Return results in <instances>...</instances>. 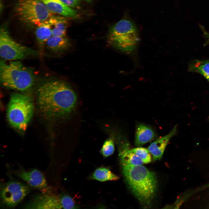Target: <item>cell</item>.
Segmentation results:
<instances>
[{
    "label": "cell",
    "instance_id": "cell-1",
    "mask_svg": "<svg viewBox=\"0 0 209 209\" xmlns=\"http://www.w3.org/2000/svg\"><path fill=\"white\" fill-rule=\"evenodd\" d=\"M39 109L47 118L57 120L70 116L77 105V95L66 82L58 79L46 80L37 89Z\"/></svg>",
    "mask_w": 209,
    "mask_h": 209
},
{
    "label": "cell",
    "instance_id": "cell-2",
    "mask_svg": "<svg viewBox=\"0 0 209 209\" xmlns=\"http://www.w3.org/2000/svg\"><path fill=\"white\" fill-rule=\"evenodd\" d=\"M122 168L124 176L132 193L141 203H150L157 189L154 173L143 165H125Z\"/></svg>",
    "mask_w": 209,
    "mask_h": 209
},
{
    "label": "cell",
    "instance_id": "cell-3",
    "mask_svg": "<svg viewBox=\"0 0 209 209\" xmlns=\"http://www.w3.org/2000/svg\"><path fill=\"white\" fill-rule=\"evenodd\" d=\"M0 79L4 87L20 91L30 88L36 80L32 71L20 61H12L6 63L4 60L0 61Z\"/></svg>",
    "mask_w": 209,
    "mask_h": 209
},
{
    "label": "cell",
    "instance_id": "cell-4",
    "mask_svg": "<svg viewBox=\"0 0 209 209\" xmlns=\"http://www.w3.org/2000/svg\"><path fill=\"white\" fill-rule=\"evenodd\" d=\"M34 107L29 96L18 93L12 95L8 106L7 113L10 124L18 130L25 131L32 116Z\"/></svg>",
    "mask_w": 209,
    "mask_h": 209
},
{
    "label": "cell",
    "instance_id": "cell-5",
    "mask_svg": "<svg viewBox=\"0 0 209 209\" xmlns=\"http://www.w3.org/2000/svg\"><path fill=\"white\" fill-rule=\"evenodd\" d=\"M110 44L124 52H131L136 48L139 39L136 26L131 21L122 19L110 28L108 36Z\"/></svg>",
    "mask_w": 209,
    "mask_h": 209
},
{
    "label": "cell",
    "instance_id": "cell-6",
    "mask_svg": "<svg viewBox=\"0 0 209 209\" xmlns=\"http://www.w3.org/2000/svg\"><path fill=\"white\" fill-rule=\"evenodd\" d=\"M14 10L21 21L36 26L53 15L42 0H17Z\"/></svg>",
    "mask_w": 209,
    "mask_h": 209
},
{
    "label": "cell",
    "instance_id": "cell-7",
    "mask_svg": "<svg viewBox=\"0 0 209 209\" xmlns=\"http://www.w3.org/2000/svg\"><path fill=\"white\" fill-rule=\"evenodd\" d=\"M36 51L16 42L11 36L6 25L0 30V55L3 60L15 61L35 56Z\"/></svg>",
    "mask_w": 209,
    "mask_h": 209
},
{
    "label": "cell",
    "instance_id": "cell-8",
    "mask_svg": "<svg viewBox=\"0 0 209 209\" xmlns=\"http://www.w3.org/2000/svg\"><path fill=\"white\" fill-rule=\"evenodd\" d=\"M30 190L28 185L16 181H11L3 187L1 196L2 202L9 207H14L25 198Z\"/></svg>",
    "mask_w": 209,
    "mask_h": 209
},
{
    "label": "cell",
    "instance_id": "cell-9",
    "mask_svg": "<svg viewBox=\"0 0 209 209\" xmlns=\"http://www.w3.org/2000/svg\"><path fill=\"white\" fill-rule=\"evenodd\" d=\"M24 207L25 209L62 208L60 195L47 193L36 195Z\"/></svg>",
    "mask_w": 209,
    "mask_h": 209
},
{
    "label": "cell",
    "instance_id": "cell-10",
    "mask_svg": "<svg viewBox=\"0 0 209 209\" xmlns=\"http://www.w3.org/2000/svg\"><path fill=\"white\" fill-rule=\"evenodd\" d=\"M15 174L32 188L41 189L47 187L45 177L42 172L37 169L27 171L21 169L16 171Z\"/></svg>",
    "mask_w": 209,
    "mask_h": 209
},
{
    "label": "cell",
    "instance_id": "cell-11",
    "mask_svg": "<svg viewBox=\"0 0 209 209\" xmlns=\"http://www.w3.org/2000/svg\"><path fill=\"white\" fill-rule=\"evenodd\" d=\"M177 129V126L176 125L168 134L158 138L150 145L148 149L152 155L153 161L161 158L169 141L175 134Z\"/></svg>",
    "mask_w": 209,
    "mask_h": 209
},
{
    "label": "cell",
    "instance_id": "cell-12",
    "mask_svg": "<svg viewBox=\"0 0 209 209\" xmlns=\"http://www.w3.org/2000/svg\"><path fill=\"white\" fill-rule=\"evenodd\" d=\"M48 10L52 13L67 17H74L77 15L76 11L67 6L60 0H42Z\"/></svg>",
    "mask_w": 209,
    "mask_h": 209
},
{
    "label": "cell",
    "instance_id": "cell-13",
    "mask_svg": "<svg viewBox=\"0 0 209 209\" xmlns=\"http://www.w3.org/2000/svg\"><path fill=\"white\" fill-rule=\"evenodd\" d=\"M156 136L153 129L142 123L136 127L135 136V145L138 147L142 146L153 140Z\"/></svg>",
    "mask_w": 209,
    "mask_h": 209
},
{
    "label": "cell",
    "instance_id": "cell-14",
    "mask_svg": "<svg viewBox=\"0 0 209 209\" xmlns=\"http://www.w3.org/2000/svg\"><path fill=\"white\" fill-rule=\"evenodd\" d=\"M127 143H124L121 146L119 155L122 166L138 165L145 163L128 147Z\"/></svg>",
    "mask_w": 209,
    "mask_h": 209
},
{
    "label": "cell",
    "instance_id": "cell-15",
    "mask_svg": "<svg viewBox=\"0 0 209 209\" xmlns=\"http://www.w3.org/2000/svg\"><path fill=\"white\" fill-rule=\"evenodd\" d=\"M52 27V36L65 37L68 22L66 17L53 15L49 19Z\"/></svg>",
    "mask_w": 209,
    "mask_h": 209
},
{
    "label": "cell",
    "instance_id": "cell-16",
    "mask_svg": "<svg viewBox=\"0 0 209 209\" xmlns=\"http://www.w3.org/2000/svg\"><path fill=\"white\" fill-rule=\"evenodd\" d=\"M47 48L53 52L62 51L67 49L70 46L69 40L65 37L52 36L45 43Z\"/></svg>",
    "mask_w": 209,
    "mask_h": 209
},
{
    "label": "cell",
    "instance_id": "cell-17",
    "mask_svg": "<svg viewBox=\"0 0 209 209\" xmlns=\"http://www.w3.org/2000/svg\"><path fill=\"white\" fill-rule=\"evenodd\" d=\"M36 27L35 35L38 42L41 46L45 44L47 41L52 36V27L49 19Z\"/></svg>",
    "mask_w": 209,
    "mask_h": 209
},
{
    "label": "cell",
    "instance_id": "cell-18",
    "mask_svg": "<svg viewBox=\"0 0 209 209\" xmlns=\"http://www.w3.org/2000/svg\"><path fill=\"white\" fill-rule=\"evenodd\" d=\"M91 179L100 181H116L118 176L114 174L109 168L100 167L96 169L90 176Z\"/></svg>",
    "mask_w": 209,
    "mask_h": 209
},
{
    "label": "cell",
    "instance_id": "cell-19",
    "mask_svg": "<svg viewBox=\"0 0 209 209\" xmlns=\"http://www.w3.org/2000/svg\"><path fill=\"white\" fill-rule=\"evenodd\" d=\"M188 69L189 71L198 73L209 80V60H194L190 64Z\"/></svg>",
    "mask_w": 209,
    "mask_h": 209
},
{
    "label": "cell",
    "instance_id": "cell-20",
    "mask_svg": "<svg viewBox=\"0 0 209 209\" xmlns=\"http://www.w3.org/2000/svg\"><path fill=\"white\" fill-rule=\"evenodd\" d=\"M131 150L142 160L145 164L151 162V153L148 149L138 147L131 149Z\"/></svg>",
    "mask_w": 209,
    "mask_h": 209
},
{
    "label": "cell",
    "instance_id": "cell-21",
    "mask_svg": "<svg viewBox=\"0 0 209 209\" xmlns=\"http://www.w3.org/2000/svg\"><path fill=\"white\" fill-rule=\"evenodd\" d=\"M115 149L114 145L113 139L109 138L104 142L100 151L103 156L107 157L111 155Z\"/></svg>",
    "mask_w": 209,
    "mask_h": 209
},
{
    "label": "cell",
    "instance_id": "cell-22",
    "mask_svg": "<svg viewBox=\"0 0 209 209\" xmlns=\"http://www.w3.org/2000/svg\"><path fill=\"white\" fill-rule=\"evenodd\" d=\"M62 208L73 209L76 208L74 201L69 195L66 194L60 195Z\"/></svg>",
    "mask_w": 209,
    "mask_h": 209
},
{
    "label": "cell",
    "instance_id": "cell-23",
    "mask_svg": "<svg viewBox=\"0 0 209 209\" xmlns=\"http://www.w3.org/2000/svg\"><path fill=\"white\" fill-rule=\"evenodd\" d=\"M64 4L69 7L72 8L78 6L81 0H60Z\"/></svg>",
    "mask_w": 209,
    "mask_h": 209
},
{
    "label": "cell",
    "instance_id": "cell-24",
    "mask_svg": "<svg viewBox=\"0 0 209 209\" xmlns=\"http://www.w3.org/2000/svg\"><path fill=\"white\" fill-rule=\"evenodd\" d=\"M203 30V32L204 34L206 35V37L209 39V33L205 31L204 30Z\"/></svg>",
    "mask_w": 209,
    "mask_h": 209
},
{
    "label": "cell",
    "instance_id": "cell-25",
    "mask_svg": "<svg viewBox=\"0 0 209 209\" xmlns=\"http://www.w3.org/2000/svg\"><path fill=\"white\" fill-rule=\"evenodd\" d=\"M85 0L86 1H91V0Z\"/></svg>",
    "mask_w": 209,
    "mask_h": 209
},
{
    "label": "cell",
    "instance_id": "cell-26",
    "mask_svg": "<svg viewBox=\"0 0 209 209\" xmlns=\"http://www.w3.org/2000/svg\"><path fill=\"white\" fill-rule=\"evenodd\" d=\"M208 81L209 82V80H208Z\"/></svg>",
    "mask_w": 209,
    "mask_h": 209
}]
</instances>
